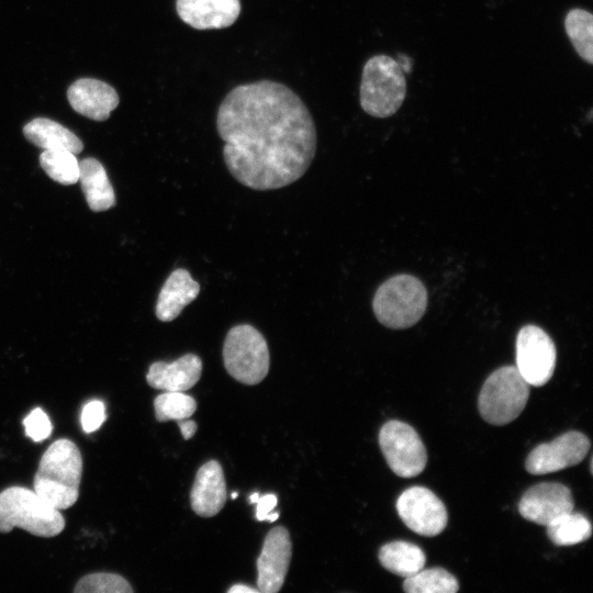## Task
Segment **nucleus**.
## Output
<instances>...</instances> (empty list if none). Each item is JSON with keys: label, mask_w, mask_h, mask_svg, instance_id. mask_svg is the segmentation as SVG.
Segmentation results:
<instances>
[{"label": "nucleus", "mask_w": 593, "mask_h": 593, "mask_svg": "<svg viewBox=\"0 0 593 593\" xmlns=\"http://www.w3.org/2000/svg\"><path fill=\"white\" fill-rule=\"evenodd\" d=\"M177 422L184 439H190L197 432L198 426L195 422L187 418Z\"/></svg>", "instance_id": "31"}, {"label": "nucleus", "mask_w": 593, "mask_h": 593, "mask_svg": "<svg viewBox=\"0 0 593 593\" xmlns=\"http://www.w3.org/2000/svg\"><path fill=\"white\" fill-rule=\"evenodd\" d=\"M260 494L258 492H254L253 494H250L249 496V501L250 503H256L259 499Z\"/></svg>", "instance_id": "35"}, {"label": "nucleus", "mask_w": 593, "mask_h": 593, "mask_svg": "<svg viewBox=\"0 0 593 593\" xmlns=\"http://www.w3.org/2000/svg\"><path fill=\"white\" fill-rule=\"evenodd\" d=\"M379 561L388 571L407 578L424 568L426 557L418 546L396 540L380 548Z\"/></svg>", "instance_id": "21"}, {"label": "nucleus", "mask_w": 593, "mask_h": 593, "mask_svg": "<svg viewBox=\"0 0 593 593\" xmlns=\"http://www.w3.org/2000/svg\"><path fill=\"white\" fill-rule=\"evenodd\" d=\"M236 497H237V492L232 493V499H236Z\"/></svg>", "instance_id": "36"}, {"label": "nucleus", "mask_w": 593, "mask_h": 593, "mask_svg": "<svg viewBox=\"0 0 593 593\" xmlns=\"http://www.w3.org/2000/svg\"><path fill=\"white\" fill-rule=\"evenodd\" d=\"M154 410L158 422L180 421L195 412L197 402L181 391H166L154 400Z\"/></svg>", "instance_id": "26"}, {"label": "nucleus", "mask_w": 593, "mask_h": 593, "mask_svg": "<svg viewBox=\"0 0 593 593\" xmlns=\"http://www.w3.org/2000/svg\"><path fill=\"white\" fill-rule=\"evenodd\" d=\"M406 593H455L459 590L457 579L443 568L422 569L405 578Z\"/></svg>", "instance_id": "24"}, {"label": "nucleus", "mask_w": 593, "mask_h": 593, "mask_svg": "<svg viewBox=\"0 0 593 593\" xmlns=\"http://www.w3.org/2000/svg\"><path fill=\"white\" fill-rule=\"evenodd\" d=\"M202 361L194 354H186L178 359L166 362H153L147 371V383L163 391H187L200 379Z\"/></svg>", "instance_id": "16"}, {"label": "nucleus", "mask_w": 593, "mask_h": 593, "mask_svg": "<svg viewBox=\"0 0 593 593\" xmlns=\"http://www.w3.org/2000/svg\"><path fill=\"white\" fill-rule=\"evenodd\" d=\"M590 447V439L584 434L567 432L550 443L535 447L526 458L525 468L537 475L560 471L580 463Z\"/></svg>", "instance_id": "11"}, {"label": "nucleus", "mask_w": 593, "mask_h": 593, "mask_svg": "<svg viewBox=\"0 0 593 593\" xmlns=\"http://www.w3.org/2000/svg\"><path fill=\"white\" fill-rule=\"evenodd\" d=\"M379 445L390 469L401 478L418 475L427 454L416 430L401 421H389L380 429Z\"/></svg>", "instance_id": "8"}, {"label": "nucleus", "mask_w": 593, "mask_h": 593, "mask_svg": "<svg viewBox=\"0 0 593 593\" xmlns=\"http://www.w3.org/2000/svg\"><path fill=\"white\" fill-rule=\"evenodd\" d=\"M400 57V67L402 68L403 72H409L411 70V64L409 63V57L404 55H399Z\"/></svg>", "instance_id": "33"}, {"label": "nucleus", "mask_w": 593, "mask_h": 593, "mask_svg": "<svg viewBox=\"0 0 593 593\" xmlns=\"http://www.w3.org/2000/svg\"><path fill=\"white\" fill-rule=\"evenodd\" d=\"M546 527L549 539L557 546L580 544L592 535L590 521L581 513L573 511L560 515Z\"/></svg>", "instance_id": "22"}, {"label": "nucleus", "mask_w": 593, "mask_h": 593, "mask_svg": "<svg viewBox=\"0 0 593 593\" xmlns=\"http://www.w3.org/2000/svg\"><path fill=\"white\" fill-rule=\"evenodd\" d=\"M191 507L202 517L216 515L226 501V485L219 461L210 460L198 470L190 493Z\"/></svg>", "instance_id": "17"}, {"label": "nucleus", "mask_w": 593, "mask_h": 593, "mask_svg": "<svg viewBox=\"0 0 593 593\" xmlns=\"http://www.w3.org/2000/svg\"><path fill=\"white\" fill-rule=\"evenodd\" d=\"M278 517H279V513H278V512H270V513L267 515L266 521L273 522V521H276Z\"/></svg>", "instance_id": "34"}, {"label": "nucleus", "mask_w": 593, "mask_h": 593, "mask_svg": "<svg viewBox=\"0 0 593 593\" xmlns=\"http://www.w3.org/2000/svg\"><path fill=\"white\" fill-rule=\"evenodd\" d=\"M567 35L578 53L588 64H593V15L583 9L570 10L564 19Z\"/></svg>", "instance_id": "23"}, {"label": "nucleus", "mask_w": 593, "mask_h": 593, "mask_svg": "<svg viewBox=\"0 0 593 593\" xmlns=\"http://www.w3.org/2000/svg\"><path fill=\"white\" fill-rule=\"evenodd\" d=\"M227 372L238 382L254 385L269 371V349L264 335L249 324L233 326L223 344Z\"/></svg>", "instance_id": "7"}, {"label": "nucleus", "mask_w": 593, "mask_h": 593, "mask_svg": "<svg viewBox=\"0 0 593 593\" xmlns=\"http://www.w3.org/2000/svg\"><path fill=\"white\" fill-rule=\"evenodd\" d=\"M23 134L27 141L42 149H66L79 154L82 142L67 127L46 118H36L24 125Z\"/></svg>", "instance_id": "20"}, {"label": "nucleus", "mask_w": 593, "mask_h": 593, "mask_svg": "<svg viewBox=\"0 0 593 593\" xmlns=\"http://www.w3.org/2000/svg\"><path fill=\"white\" fill-rule=\"evenodd\" d=\"M427 306L422 281L411 275H398L376 291L372 309L377 320L389 328H407L416 324Z\"/></svg>", "instance_id": "5"}, {"label": "nucleus", "mask_w": 593, "mask_h": 593, "mask_svg": "<svg viewBox=\"0 0 593 593\" xmlns=\"http://www.w3.org/2000/svg\"><path fill=\"white\" fill-rule=\"evenodd\" d=\"M396 510L403 523L418 535L434 537L446 528V507L427 488L411 486L403 491L398 497Z\"/></svg>", "instance_id": "10"}, {"label": "nucleus", "mask_w": 593, "mask_h": 593, "mask_svg": "<svg viewBox=\"0 0 593 593\" xmlns=\"http://www.w3.org/2000/svg\"><path fill=\"white\" fill-rule=\"evenodd\" d=\"M200 284L187 269L174 270L165 281L158 294L155 313L159 321L171 322L183 307L197 299Z\"/></svg>", "instance_id": "18"}, {"label": "nucleus", "mask_w": 593, "mask_h": 593, "mask_svg": "<svg viewBox=\"0 0 593 593\" xmlns=\"http://www.w3.org/2000/svg\"><path fill=\"white\" fill-rule=\"evenodd\" d=\"M406 94V80L399 63L387 56L371 57L363 66L360 83V105L374 118L393 115Z\"/></svg>", "instance_id": "4"}, {"label": "nucleus", "mask_w": 593, "mask_h": 593, "mask_svg": "<svg viewBox=\"0 0 593 593\" xmlns=\"http://www.w3.org/2000/svg\"><path fill=\"white\" fill-rule=\"evenodd\" d=\"M89 208L102 212L115 204V194L102 164L88 157L79 161V179Z\"/></svg>", "instance_id": "19"}, {"label": "nucleus", "mask_w": 593, "mask_h": 593, "mask_svg": "<svg viewBox=\"0 0 593 593\" xmlns=\"http://www.w3.org/2000/svg\"><path fill=\"white\" fill-rule=\"evenodd\" d=\"M259 590L246 584H235L228 589V593H258Z\"/></svg>", "instance_id": "32"}, {"label": "nucleus", "mask_w": 593, "mask_h": 593, "mask_svg": "<svg viewBox=\"0 0 593 593\" xmlns=\"http://www.w3.org/2000/svg\"><path fill=\"white\" fill-rule=\"evenodd\" d=\"M292 555L289 532L283 526L271 528L265 537L257 559V589L261 593H276L284 582Z\"/></svg>", "instance_id": "12"}, {"label": "nucleus", "mask_w": 593, "mask_h": 593, "mask_svg": "<svg viewBox=\"0 0 593 593\" xmlns=\"http://www.w3.org/2000/svg\"><path fill=\"white\" fill-rule=\"evenodd\" d=\"M278 503V497L273 493L260 495L256 502V518L258 521H266L267 515L273 510Z\"/></svg>", "instance_id": "30"}, {"label": "nucleus", "mask_w": 593, "mask_h": 593, "mask_svg": "<svg viewBox=\"0 0 593 593\" xmlns=\"http://www.w3.org/2000/svg\"><path fill=\"white\" fill-rule=\"evenodd\" d=\"M74 591L76 593H131V584L121 575L98 572L81 578Z\"/></svg>", "instance_id": "27"}, {"label": "nucleus", "mask_w": 593, "mask_h": 593, "mask_svg": "<svg viewBox=\"0 0 593 593\" xmlns=\"http://www.w3.org/2000/svg\"><path fill=\"white\" fill-rule=\"evenodd\" d=\"M556 359V346L544 329L535 325L519 329L515 367L529 385L546 384L553 374Z\"/></svg>", "instance_id": "9"}, {"label": "nucleus", "mask_w": 593, "mask_h": 593, "mask_svg": "<svg viewBox=\"0 0 593 593\" xmlns=\"http://www.w3.org/2000/svg\"><path fill=\"white\" fill-rule=\"evenodd\" d=\"M105 419V407L101 401L88 402L81 412V426L86 433L97 430Z\"/></svg>", "instance_id": "29"}, {"label": "nucleus", "mask_w": 593, "mask_h": 593, "mask_svg": "<svg viewBox=\"0 0 593 593\" xmlns=\"http://www.w3.org/2000/svg\"><path fill=\"white\" fill-rule=\"evenodd\" d=\"M40 165L54 181L69 186L78 182L79 161L66 149H45L40 155Z\"/></svg>", "instance_id": "25"}, {"label": "nucleus", "mask_w": 593, "mask_h": 593, "mask_svg": "<svg viewBox=\"0 0 593 593\" xmlns=\"http://www.w3.org/2000/svg\"><path fill=\"white\" fill-rule=\"evenodd\" d=\"M569 488L557 482H542L529 488L518 503L519 514L527 521L547 526L564 513L573 511Z\"/></svg>", "instance_id": "13"}, {"label": "nucleus", "mask_w": 593, "mask_h": 593, "mask_svg": "<svg viewBox=\"0 0 593 593\" xmlns=\"http://www.w3.org/2000/svg\"><path fill=\"white\" fill-rule=\"evenodd\" d=\"M82 457L66 438L54 441L43 454L34 475V491L58 510L74 505L79 495Z\"/></svg>", "instance_id": "2"}, {"label": "nucleus", "mask_w": 593, "mask_h": 593, "mask_svg": "<svg viewBox=\"0 0 593 593\" xmlns=\"http://www.w3.org/2000/svg\"><path fill=\"white\" fill-rule=\"evenodd\" d=\"M67 97L77 113L94 121H105L120 102L114 88L92 78L76 80L68 88Z\"/></svg>", "instance_id": "14"}, {"label": "nucleus", "mask_w": 593, "mask_h": 593, "mask_svg": "<svg viewBox=\"0 0 593 593\" xmlns=\"http://www.w3.org/2000/svg\"><path fill=\"white\" fill-rule=\"evenodd\" d=\"M179 18L197 30L231 26L240 13L239 0H176Z\"/></svg>", "instance_id": "15"}, {"label": "nucleus", "mask_w": 593, "mask_h": 593, "mask_svg": "<svg viewBox=\"0 0 593 593\" xmlns=\"http://www.w3.org/2000/svg\"><path fill=\"white\" fill-rule=\"evenodd\" d=\"M216 130L230 174L257 191L295 182L316 152L309 109L293 90L272 80L231 90L219 107Z\"/></svg>", "instance_id": "1"}, {"label": "nucleus", "mask_w": 593, "mask_h": 593, "mask_svg": "<svg viewBox=\"0 0 593 593\" xmlns=\"http://www.w3.org/2000/svg\"><path fill=\"white\" fill-rule=\"evenodd\" d=\"M14 527L35 536L54 537L65 528V518L34 490L10 486L0 493V533Z\"/></svg>", "instance_id": "3"}, {"label": "nucleus", "mask_w": 593, "mask_h": 593, "mask_svg": "<svg viewBox=\"0 0 593 593\" xmlns=\"http://www.w3.org/2000/svg\"><path fill=\"white\" fill-rule=\"evenodd\" d=\"M25 434L33 441H43L52 433V423L47 414L40 407L34 409L23 421Z\"/></svg>", "instance_id": "28"}, {"label": "nucleus", "mask_w": 593, "mask_h": 593, "mask_svg": "<svg viewBox=\"0 0 593 593\" xmlns=\"http://www.w3.org/2000/svg\"><path fill=\"white\" fill-rule=\"evenodd\" d=\"M529 398V384L515 366H504L493 371L483 383L479 412L492 425H505L523 412Z\"/></svg>", "instance_id": "6"}]
</instances>
